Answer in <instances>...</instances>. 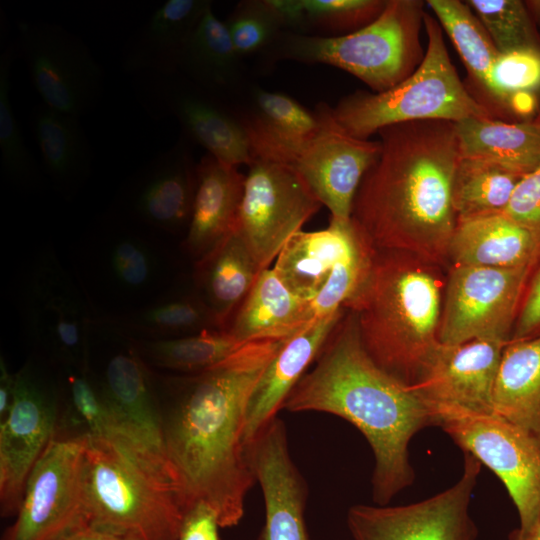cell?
<instances>
[{
    "mask_svg": "<svg viewBox=\"0 0 540 540\" xmlns=\"http://www.w3.org/2000/svg\"><path fill=\"white\" fill-rule=\"evenodd\" d=\"M285 339L244 343L216 366L183 380L157 378L172 395L164 423L166 459L185 512L204 502L221 528L238 525L256 483L243 443L251 394Z\"/></svg>",
    "mask_w": 540,
    "mask_h": 540,
    "instance_id": "cell-1",
    "label": "cell"
},
{
    "mask_svg": "<svg viewBox=\"0 0 540 540\" xmlns=\"http://www.w3.org/2000/svg\"><path fill=\"white\" fill-rule=\"evenodd\" d=\"M381 151L356 192L351 219L377 250L440 265L457 224L452 202L460 158L455 123L412 121L378 131Z\"/></svg>",
    "mask_w": 540,
    "mask_h": 540,
    "instance_id": "cell-2",
    "label": "cell"
},
{
    "mask_svg": "<svg viewBox=\"0 0 540 540\" xmlns=\"http://www.w3.org/2000/svg\"><path fill=\"white\" fill-rule=\"evenodd\" d=\"M282 409L329 413L363 434L374 456L371 485L377 505H387L413 483L410 441L433 425L424 400L366 351L351 312L339 322L314 367L294 386Z\"/></svg>",
    "mask_w": 540,
    "mask_h": 540,
    "instance_id": "cell-3",
    "label": "cell"
},
{
    "mask_svg": "<svg viewBox=\"0 0 540 540\" xmlns=\"http://www.w3.org/2000/svg\"><path fill=\"white\" fill-rule=\"evenodd\" d=\"M444 289L439 265L377 250L366 279L344 305L372 359L407 385L440 344Z\"/></svg>",
    "mask_w": 540,
    "mask_h": 540,
    "instance_id": "cell-4",
    "label": "cell"
},
{
    "mask_svg": "<svg viewBox=\"0 0 540 540\" xmlns=\"http://www.w3.org/2000/svg\"><path fill=\"white\" fill-rule=\"evenodd\" d=\"M85 438L88 525L127 540H177L184 512L173 480L128 451Z\"/></svg>",
    "mask_w": 540,
    "mask_h": 540,
    "instance_id": "cell-5",
    "label": "cell"
},
{
    "mask_svg": "<svg viewBox=\"0 0 540 540\" xmlns=\"http://www.w3.org/2000/svg\"><path fill=\"white\" fill-rule=\"evenodd\" d=\"M161 235L113 207L92 222L80 241L75 273L98 313L134 310L171 288Z\"/></svg>",
    "mask_w": 540,
    "mask_h": 540,
    "instance_id": "cell-6",
    "label": "cell"
},
{
    "mask_svg": "<svg viewBox=\"0 0 540 540\" xmlns=\"http://www.w3.org/2000/svg\"><path fill=\"white\" fill-rule=\"evenodd\" d=\"M425 2L387 0L371 23L340 36H309L283 31L266 51L273 59L335 66L385 92L409 77L421 64L420 43Z\"/></svg>",
    "mask_w": 540,
    "mask_h": 540,
    "instance_id": "cell-7",
    "label": "cell"
},
{
    "mask_svg": "<svg viewBox=\"0 0 540 540\" xmlns=\"http://www.w3.org/2000/svg\"><path fill=\"white\" fill-rule=\"evenodd\" d=\"M427 35L418 68L395 87L381 93L356 91L333 108L338 123L353 137L366 140L393 124L470 117H493L489 108L465 88L453 66L438 20L425 12Z\"/></svg>",
    "mask_w": 540,
    "mask_h": 540,
    "instance_id": "cell-8",
    "label": "cell"
},
{
    "mask_svg": "<svg viewBox=\"0 0 540 540\" xmlns=\"http://www.w3.org/2000/svg\"><path fill=\"white\" fill-rule=\"evenodd\" d=\"M18 309L27 333L68 365L87 367L98 311L76 273L50 244L32 255L19 282Z\"/></svg>",
    "mask_w": 540,
    "mask_h": 540,
    "instance_id": "cell-9",
    "label": "cell"
},
{
    "mask_svg": "<svg viewBox=\"0 0 540 540\" xmlns=\"http://www.w3.org/2000/svg\"><path fill=\"white\" fill-rule=\"evenodd\" d=\"M428 407L433 425L497 475L516 507L517 529L528 531L540 515V442L495 413L450 405Z\"/></svg>",
    "mask_w": 540,
    "mask_h": 540,
    "instance_id": "cell-10",
    "label": "cell"
},
{
    "mask_svg": "<svg viewBox=\"0 0 540 540\" xmlns=\"http://www.w3.org/2000/svg\"><path fill=\"white\" fill-rule=\"evenodd\" d=\"M316 110L320 127L313 136L297 144L252 143V152L254 158L295 170L329 209L331 220L346 223L351 220L361 180L378 158L381 143L350 135L326 103H320Z\"/></svg>",
    "mask_w": 540,
    "mask_h": 540,
    "instance_id": "cell-11",
    "label": "cell"
},
{
    "mask_svg": "<svg viewBox=\"0 0 540 540\" xmlns=\"http://www.w3.org/2000/svg\"><path fill=\"white\" fill-rule=\"evenodd\" d=\"M15 43L42 103L79 118L97 106L104 71L79 36L56 23L20 20Z\"/></svg>",
    "mask_w": 540,
    "mask_h": 540,
    "instance_id": "cell-12",
    "label": "cell"
},
{
    "mask_svg": "<svg viewBox=\"0 0 540 540\" xmlns=\"http://www.w3.org/2000/svg\"><path fill=\"white\" fill-rule=\"evenodd\" d=\"M536 261L514 268L453 265L445 283L439 342H509Z\"/></svg>",
    "mask_w": 540,
    "mask_h": 540,
    "instance_id": "cell-13",
    "label": "cell"
},
{
    "mask_svg": "<svg viewBox=\"0 0 540 540\" xmlns=\"http://www.w3.org/2000/svg\"><path fill=\"white\" fill-rule=\"evenodd\" d=\"M85 446V435L51 439L1 540H64L88 525L82 483Z\"/></svg>",
    "mask_w": 540,
    "mask_h": 540,
    "instance_id": "cell-14",
    "label": "cell"
},
{
    "mask_svg": "<svg viewBox=\"0 0 540 540\" xmlns=\"http://www.w3.org/2000/svg\"><path fill=\"white\" fill-rule=\"evenodd\" d=\"M248 167L234 231L264 270L322 203L289 166L255 158Z\"/></svg>",
    "mask_w": 540,
    "mask_h": 540,
    "instance_id": "cell-15",
    "label": "cell"
},
{
    "mask_svg": "<svg viewBox=\"0 0 540 540\" xmlns=\"http://www.w3.org/2000/svg\"><path fill=\"white\" fill-rule=\"evenodd\" d=\"M133 87L138 102L150 117H174L181 126V134L201 145L208 154L236 167L253 162L241 116L179 72L137 75L133 77Z\"/></svg>",
    "mask_w": 540,
    "mask_h": 540,
    "instance_id": "cell-16",
    "label": "cell"
},
{
    "mask_svg": "<svg viewBox=\"0 0 540 540\" xmlns=\"http://www.w3.org/2000/svg\"><path fill=\"white\" fill-rule=\"evenodd\" d=\"M482 464L464 453L463 472L450 488L401 506L357 504L347 512L354 540H476L469 508Z\"/></svg>",
    "mask_w": 540,
    "mask_h": 540,
    "instance_id": "cell-17",
    "label": "cell"
},
{
    "mask_svg": "<svg viewBox=\"0 0 540 540\" xmlns=\"http://www.w3.org/2000/svg\"><path fill=\"white\" fill-rule=\"evenodd\" d=\"M0 511L15 516L34 465L54 437L53 388L33 364L15 373V392L0 421Z\"/></svg>",
    "mask_w": 540,
    "mask_h": 540,
    "instance_id": "cell-18",
    "label": "cell"
},
{
    "mask_svg": "<svg viewBox=\"0 0 540 540\" xmlns=\"http://www.w3.org/2000/svg\"><path fill=\"white\" fill-rule=\"evenodd\" d=\"M192 144L181 134L125 180L111 207L162 235L186 234L197 185Z\"/></svg>",
    "mask_w": 540,
    "mask_h": 540,
    "instance_id": "cell-19",
    "label": "cell"
},
{
    "mask_svg": "<svg viewBox=\"0 0 540 540\" xmlns=\"http://www.w3.org/2000/svg\"><path fill=\"white\" fill-rule=\"evenodd\" d=\"M120 334V347L105 362L100 391L129 449L173 480L153 373L132 338Z\"/></svg>",
    "mask_w": 540,
    "mask_h": 540,
    "instance_id": "cell-20",
    "label": "cell"
},
{
    "mask_svg": "<svg viewBox=\"0 0 540 540\" xmlns=\"http://www.w3.org/2000/svg\"><path fill=\"white\" fill-rule=\"evenodd\" d=\"M259 483L265 523L258 540H311L305 524L308 489L289 452L285 423L274 417L245 444Z\"/></svg>",
    "mask_w": 540,
    "mask_h": 540,
    "instance_id": "cell-21",
    "label": "cell"
},
{
    "mask_svg": "<svg viewBox=\"0 0 540 540\" xmlns=\"http://www.w3.org/2000/svg\"><path fill=\"white\" fill-rule=\"evenodd\" d=\"M507 343L493 340L456 345L440 343L410 386L427 405L494 413L495 380Z\"/></svg>",
    "mask_w": 540,
    "mask_h": 540,
    "instance_id": "cell-22",
    "label": "cell"
},
{
    "mask_svg": "<svg viewBox=\"0 0 540 540\" xmlns=\"http://www.w3.org/2000/svg\"><path fill=\"white\" fill-rule=\"evenodd\" d=\"M342 318L343 309L317 318L283 341L251 394L243 430L244 446L277 416L287 396L315 362Z\"/></svg>",
    "mask_w": 540,
    "mask_h": 540,
    "instance_id": "cell-23",
    "label": "cell"
},
{
    "mask_svg": "<svg viewBox=\"0 0 540 540\" xmlns=\"http://www.w3.org/2000/svg\"><path fill=\"white\" fill-rule=\"evenodd\" d=\"M245 175L210 154L197 163V185L190 223L182 242L194 262L234 232Z\"/></svg>",
    "mask_w": 540,
    "mask_h": 540,
    "instance_id": "cell-24",
    "label": "cell"
},
{
    "mask_svg": "<svg viewBox=\"0 0 540 540\" xmlns=\"http://www.w3.org/2000/svg\"><path fill=\"white\" fill-rule=\"evenodd\" d=\"M210 0H168L124 44L121 68L133 77L178 72L182 51Z\"/></svg>",
    "mask_w": 540,
    "mask_h": 540,
    "instance_id": "cell-25",
    "label": "cell"
},
{
    "mask_svg": "<svg viewBox=\"0 0 540 540\" xmlns=\"http://www.w3.org/2000/svg\"><path fill=\"white\" fill-rule=\"evenodd\" d=\"M29 124L39 146L42 170L53 189L73 200L88 181L94 153L80 118L36 104Z\"/></svg>",
    "mask_w": 540,
    "mask_h": 540,
    "instance_id": "cell-26",
    "label": "cell"
},
{
    "mask_svg": "<svg viewBox=\"0 0 540 540\" xmlns=\"http://www.w3.org/2000/svg\"><path fill=\"white\" fill-rule=\"evenodd\" d=\"M539 255L540 240L504 213L457 220L449 248L453 265L514 268Z\"/></svg>",
    "mask_w": 540,
    "mask_h": 540,
    "instance_id": "cell-27",
    "label": "cell"
},
{
    "mask_svg": "<svg viewBox=\"0 0 540 540\" xmlns=\"http://www.w3.org/2000/svg\"><path fill=\"white\" fill-rule=\"evenodd\" d=\"M315 320L310 301L293 294L273 268L260 272L223 330L241 343L286 339Z\"/></svg>",
    "mask_w": 540,
    "mask_h": 540,
    "instance_id": "cell-28",
    "label": "cell"
},
{
    "mask_svg": "<svg viewBox=\"0 0 540 540\" xmlns=\"http://www.w3.org/2000/svg\"><path fill=\"white\" fill-rule=\"evenodd\" d=\"M354 233L352 219L346 223L330 220L327 228L318 231L300 230L285 243L273 270L293 294L312 301L348 251Z\"/></svg>",
    "mask_w": 540,
    "mask_h": 540,
    "instance_id": "cell-29",
    "label": "cell"
},
{
    "mask_svg": "<svg viewBox=\"0 0 540 540\" xmlns=\"http://www.w3.org/2000/svg\"><path fill=\"white\" fill-rule=\"evenodd\" d=\"M98 318L130 338L141 340L177 338L206 329H221L193 283L188 289L171 287L134 310L119 314L98 313Z\"/></svg>",
    "mask_w": 540,
    "mask_h": 540,
    "instance_id": "cell-30",
    "label": "cell"
},
{
    "mask_svg": "<svg viewBox=\"0 0 540 540\" xmlns=\"http://www.w3.org/2000/svg\"><path fill=\"white\" fill-rule=\"evenodd\" d=\"M261 271L235 231L194 262L192 283L222 330Z\"/></svg>",
    "mask_w": 540,
    "mask_h": 540,
    "instance_id": "cell-31",
    "label": "cell"
},
{
    "mask_svg": "<svg viewBox=\"0 0 540 540\" xmlns=\"http://www.w3.org/2000/svg\"><path fill=\"white\" fill-rule=\"evenodd\" d=\"M460 157L499 165L524 176L540 165V122L508 123L470 117L455 123Z\"/></svg>",
    "mask_w": 540,
    "mask_h": 540,
    "instance_id": "cell-32",
    "label": "cell"
},
{
    "mask_svg": "<svg viewBox=\"0 0 540 540\" xmlns=\"http://www.w3.org/2000/svg\"><path fill=\"white\" fill-rule=\"evenodd\" d=\"M494 413L540 442V333L509 341L493 392Z\"/></svg>",
    "mask_w": 540,
    "mask_h": 540,
    "instance_id": "cell-33",
    "label": "cell"
},
{
    "mask_svg": "<svg viewBox=\"0 0 540 540\" xmlns=\"http://www.w3.org/2000/svg\"><path fill=\"white\" fill-rule=\"evenodd\" d=\"M241 58L224 21L210 6L190 35L178 72L200 89L227 103L241 80Z\"/></svg>",
    "mask_w": 540,
    "mask_h": 540,
    "instance_id": "cell-34",
    "label": "cell"
},
{
    "mask_svg": "<svg viewBox=\"0 0 540 540\" xmlns=\"http://www.w3.org/2000/svg\"><path fill=\"white\" fill-rule=\"evenodd\" d=\"M522 177L488 161L460 157L452 185L457 220L502 213Z\"/></svg>",
    "mask_w": 540,
    "mask_h": 540,
    "instance_id": "cell-35",
    "label": "cell"
},
{
    "mask_svg": "<svg viewBox=\"0 0 540 540\" xmlns=\"http://www.w3.org/2000/svg\"><path fill=\"white\" fill-rule=\"evenodd\" d=\"M17 54L16 43L0 53V152L5 180L19 191L31 193L45 187L46 177L25 143L10 100V75Z\"/></svg>",
    "mask_w": 540,
    "mask_h": 540,
    "instance_id": "cell-36",
    "label": "cell"
},
{
    "mask_svg": "<svg viewBox=\"0 0 540 540\" xmlns=\"http://www.w3.org/2000/svg\"><path fill=\"white\" fill-rule=\"evenodd\" d=\"M132 340L146 364L196 374L216 366L244 344L221 329L169 339Z\"/></svg>",
    "mask_w": 540,
    "mask_h": 540,
    "instance_id": "cell-37",
    "label": "cell"
},
{
    "mask_svg": "<svg viewBox=\"0 0 540 540\" xmlns=\"http://www.w3.org/2000/svg\"><path fill=\"white\" fill-rule=\"evenodd\" d=\"M253 103V113L241 116L250 142L297 144L320 127L316 109L311 112L286 94L256 88Z\"/></svg>",
    "mask_w": 540,
    "mask_h": 540,
    "instance_id": "cell-38",
    "label": "cell"
},
{
    "mask_svg": "<svg viewBox=\"0 0 540 540\" xmlns=\"http://www.w3.org/2000/svg\"><path fill=\"white\" fill-rule=\"evenodd\" d=\"M426 3L449 35L470 77L483 88L500 53L481 21L465 1L429 0Z\"/></svg>",
    "mask_w": 540,
    "mask_h": 540,
    "instance_id": "cell-39",
    "label": "cell"
},
{
    "mask_svg": "<svg viewBox=\"0 0 540 540\" xmlns=\"http://www.w3.org/2000/svg\"><path fill=\"white\" fill-rule=\"evenodd\" d=\"M500 54L539 49L540 35L524 1L467 0Z\"/></svg>",
    "mask_w": 540,
    "mask_h": 540,
    "instance_id": "cell-40",
    "label": "cell"
},
{
    "mask_svg": "<svg viewBox=\"0 0 540 540\" xmlns=\"http://www.w3.org/2000/svg\"><path fill=\"white\" fill-rule=\"evenodd\" d=\"M376 252L377 249L355 224L348 251L335 265L321 291L310 301L315 319L344 308L366 279Z\"/></svg>",
    "mask_w": 540,
    "mask_h": 540,
    "instance_id": "cell-41",
    "label": "cell"
},
{
    "mask_svg": "<svg viewBox=\"0 0 540 540\" xmlns=\"http://www.w3.org/2000/svg\"><path fill=\"white\" fill-rule=\"evenodd\" d=\"M224 23L241 59L267 51L285 31L269 0L239 2Z\"/></svg>",
    "mask_w": 540,
    "mask_h": 540,
    "instance_id": "cell-42",
    "label": "cell"
},
{
    "mask_svg": "<svg viewBox=\"0 0 540 540\" xmlns=\"http://www.w3.org/2000/svg\"><path fill=\"white\" fill-rule=\"evenodd\" d=\"M66 384L73 407L88 428L87 435L134 454L126 444L100 389L89 377L87 368H69Z\"/></svg>",
    "mask_w": 540,
    "mask_h": 540,
    "instance_id": "cell-43",
    "label": "cell"
},
{
    "mask_svg": "<svg viewBox=\"0 0 540 540\" xmlns=\"http://www.w3.org/2000/svg\"><path fill=\"white\" fill-rule=\"evenodd\" d=\"M482 89L506 107L521 94L537 95L540 91V50L521 49L499 54Z\"/></svg>",
    "mask_w": 540,
    "mask_h": 540,
    "instance_id": "cell-44",
    "label": "cell"
},
{
    "mask_svg": "<svg viewBox=\"0 0 540 540\" xmlns=\"http://www.w3.org/2000/svg\"><path fill=\"white\" fill-rule=\"evenodd\" d=\"M387 0H301L306 28L352 33L374 21Z\"/></svg>",
    "mask_w": 540,
    "mask_h": 540,
    "instance_id": "cell-45",
    "label": "cell"
},
{
    "mask_svg": "<svg viewBox=\"0 0 540 540\" xmlns=\"http://www.w3.org/2000/svg\"><path fill=\"white\" fill-rule=\"evenodd\" d=\"M502 213L540 240V165L519 180Z\"/></svg>",
    "mask_w": 540,
    "mask_h": 540,
    "instance_id": "cell-46",
    "label": "cell"
},
{
    "mask_svg": "<svg viewBox=\"0 0 540 540\" xmlns=\"http://www.w3.org/2000/svg\"><path fill=\"white\" fill-rule=\"evenodd\" d=\"M540 333V255L529 276L510 341Z\"/></svg>",
    "mask_w": 540,
    "mask_h": 540,
    "instance_id": "cell-47",
    "label": "cell"
},
{
    "mask_svg": "<svg viewBox=\"0 0 540 540\" xmlns=\"http://www.w3.org/2000/svg\"><path fill=\"white\" fill-rule=\"evenodd\" d=\"M219 527L213 508L198 502L184 512L177 540H219Z\"/></svg>",
    "mask_w": 540,
    "mask_h": 540,
    "instance_id": "cell-48",
    "label": "cell"
},
{
    "mask_svg": "<svg viewBox=\"0 0 540 540\" xmlns=\"http://www.w3.org/2000/svg\"><path fill=\"white\" fill-rule=\"evenodd\" d=\"M15 392V373L9 372L5 360L0 361V421L8 414Z\"/></svg>",
    "mask_w": 540,
    "mask_h": 540,
    "instance_id": "cell-49",
    "label": "cell"
},
{
    "mask_svg": "<svg viewBox=\"0 0 540 540\" xmlns=\"http://www.w3.org/2000/svg\"><path fill=\"white\" fill-rule=\"evenodd\" d=\"M64 540H127V539L114 535L110 532L98 529L96 527L87 525L73 532Z\"/></svg>",
    "mask_w": 540,
    "mask_h": 540,
    "instance_id": "cell-50",
    "label": "cell"
},
{
    "mask_svg": "<svg viewBox=\"0 0 540 540\" xmlns=\"http://www.w3.org/2000/svg\"><path fill=\"white\" fill-rule=\"evenodd\" d=\"M509 540H540V515L528 531L521 532L518 529L512 531Z\"/></svg>",
    "mask_w": 540,
    "mask_h": 540,
    "instance_id": "cell-51",
    "label": "cell"
},
{
    "mask_svg": "<svg viewBox=\"0 0 540 540\" xmlns=\"http://www.w3.org/2000/svg\"><path fill=\"white\" fill-rule=\"evenodd\" d=\"M536 25L540 26V0L524 1Z\"/></svg>",
    "mask_w": 540,
    "mask_h": 540,
    "instance_id": "cell-52",
    "label": "cell"
},
{
    "mask_svg": "<svg viewBox=\"0 0 540 540\" xmlns=\"http://www.w3.org/2000/svg\"><path fill=\"white\" fill-rule=\"evenodd\" d=\"M535 119L540 122V111H539V113H538V115H537V117Z\"/></svg>",
    "mask_w": 540,
    "mask_h": 540,
    "instance_id": "cell-53",
    "label": "cell"
}]
</instances>
